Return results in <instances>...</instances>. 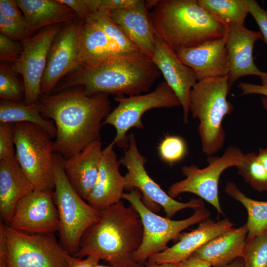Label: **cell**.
Instances as JSON below:
<instances>
[{
	"label": "cell",
	"instance_id": "36",
	"mask_svg": "<svg viewBox=\"0 0 267 267\" xmlns=\"http://www.w3.org/2000/svg\"><path fill=\"white\" fill-rule=\"evenodd\" d=\"M0 31L10 38L23 42L31 37L27 24L7 18L0 12Z\"/></svg>",
	"mask_w": 267,
	"mask_h": 267
},
{
	"label": "cell",
	"instance_id": "7",
	"mask_svg": "<svg viewBox=\"0 0 267 267\" xmlns=\"http://www.w3.org/2000/svg\"><path fill=\"white\" fill-rule=\"evenodd\" d=\"M39 126L29 122L14 124L13 140L16 158L34 189L54 191L53 141Z\"/></svg>",
	"mask_w": 267,
	"mask_h": 267
},
{
	"label": "cell",
	"instance_id": "39",
	"mask_svg": "<svg viewBox=\"0 0 267 267\" xmlns=\"http://www.w3.org/2000/svg\"><path fill=\"white\" fill-rule=\"evenodd\" d=\"M249 13L260 28L263 40L267 44V10L262 7L255 0H247Z\"/></svg>",
	"mask_w": 267,
	"mask_h": 267
},
{
	"label": "cell",
	"instance_id": "49",
	"mask_svg": "<svg viewBox=\"0 0 267 267\" xmlns=\"http://www.w3.org/2000/svg\"><path fill=\"white\" fill-rule=\"evenodd\" d=\"M95 267H117L112 266H110V265H109V266H103V265H101L98 264Z\"/></svg>",
	"mask_w": 267,
	"mask_h": 267
},
{
	"label": "cell",
	"instance_id": "48",
	"mask_svg": "<svg viewBox=\"0 0 267 267\" xmlns=\"http://www.w3.org/2000/svg\"><path fill=\"white\" fill-rule=\"evenodd\" d=\"M261 101L263 108L267 111V97L264 96L262 97Z\"/></svg>",
	"mask_w": 267,
	"mask_h": 267
},
{
	"label": "cell",
	"instance_id": "14",
	"mask_svg": "<svg viewBox=\"0 0 267 267\" xmlns=\"http://www.w3.org/2000/svg\"><path fill=\"white\" fill-rule=\"evenodd\" d=\"M8 226L30 233H54L59 221L53 191L34 189L17 203Z\"/></svg>",
	"mask_w": 267,
	"mask_h": 267
},
{
	"label": "cell",
	"instance_id": "24",
	"mask_svg": "<svg viewBox=\"0 0 267 267\" xmlns=\"http://www.w3.org/2000/svg\"><path fill=\"white\" fill-rule=\"evenodd\" d=\"M119 53L123 52L91 15L82 22L78 40L79 67L96 64Z\"/></svg>",
	"mask_w": 267,
	"mask_h": 267
},
{
	"label": "cell",
	"instance_id": "4",
	"mask_svg": "<svg viewBox=\"0 0 267 267\" xmlns=\"http://www.w3.org/2000/svg\"><path fill=\"white\" fill-rule=\"evenodd\" d=\"M150 16L156 36L175 52L223 38L227 27L198 0H155Z\"/></svg>",
	"mask_w": 267,
	"mask_h": 267
},
{
	"label": "cell",
	"instance_id": "31",
	"mask_svg": "<svg viewBox=\"0 0 267 267\" xmlns=\"http://www.w3.org/2000/svg\"><path fill=\"white\" fill-rule=\"evenodd\" d=\"M121 52L140 50L126 37L120 28L110 18L108 10H101L91 14ZM141 51V50H140Z\"/></svg>",
	"mask_w": 267,
	"mask_h": 267
},
{
	"label": "cell",
	"instance_id": "35",
	"mask_svg": "<svg viewBox=\"0 0 267 267\" xmlns=\"http://www.w3.org/2000/svg\"><path fill=\"white\" fill-rule=\"evenodd\" d=\"M23 50L21 42L0 33V60L1 63L13 64L20 57Z\"/></svg>",
	"mask_w": 267,
	"mask_h": 267
},
{
	"label": "cell",
	"instance_id": "33",
	"mask_svg": "<svg viewBox=\"0 0 267 267\" xmlns=\"http://www.w3.org/2000/svg\"><path fill=\"white\" fill-rule=\"evenodd\" d=\"M11 64L1 63L0 67V97L2 99L19 101L24 95V87L15 76Z\"/></svg>",
	"mask_w": 267,
	"mask_h": 267
},
{
	"label": "cell",
	"instance_id": "41",
	"mask_svg": "<svg viewBox=\"0 0 267 267\" xmlns=\"http://www.w3.org/2000/svg\"><path fill=\"white\" fill-rule=\"evenodd\" d=\"M261 85L239 82L238 87L241 90V95L260 94L267 97V73L260 77Z\"/></svg>",
	"mask_w": 267,
	"mask_h": 267
},
{
	"label": "cell",
	"instance_id": "40",
	"mask_svg": "<svg viewBox=\"0 0 267 267\" xmlns=\"http://www.w3.org/2000/svg\"><path fill=\"white\" fill-rule=\"evenodd\" d=\"M0 12L7 18L20 23L27 24L26 18L19 8L16 0H0Z\"/></svg>",
	"mask_w": 267,
	"mask_h": 267
},
{
	"label": "cell",
	"instance_id": "37",
	"mask_svg": "<svg viewBox=\"0 0 267 267\" xmlns=\"http://www.w3.org/2000/svg\"><path fill=\"white\" fill-rule=\"evenodd\" d=\"M14 125L10 123L0 124V160L16 158L13 140Z\"/></svg>",
	"mask_w": 267,
	"mask_h": 267
},
{
	"label": "cell",
	"instance_id": "30",
	"mask_svg": "<svg viewBox=\"0 0 267 267\" xmlns=\"http://www.w3.org/2000/svg\"><path fill=\"white\" fill-rule=\"evenodd\" d=\"M238 174L254 190L267 191V172L254 152L244 154L241 163L236 167Z\"/></svg>",
	"mask_w": 267,
	"mask_h": 267
},
{
	"label": "cell",
	"instance_id": "32",
	"mask_svg": "<svg viewBox=\"0 0 267 267\" xmlns=\"http://www.w3.org/2000/svg\"><path fill=\"white\" fill-rule=\"evenodd\" d=\"M242 258L243 267H267V230L246 241Z\"/></svg>",
	"mask_w": 267,
	"mask_h": 267
},
{
	"label": "cell",
	"instance_id": "23",
	"mask_svg": "<svg viewBox=\"0 0 267 267\" xmlns=\"http://www.w3.org/2000/svg\"><path fill=\"white\" fill-rule=\"evenodd\" d=\"M34 190L16 158L0 160V215L9 225L19 201Z\"/></svg>",
	"mask_w": 267,
	"mask_h": 267
},
{
	"label": "cell",
	"instance_id": "44",
	"mask_svg": "<svg viewBox=\"0 0 267 267\" xmlns=\"http://www.w3.org/2000/svg\"><path fill=\"white\" fill-rule=\"evenodd\" d=\"M211 264L193 255L186 260L179 263L178 267H211Z\"/></svg>",
	"mask_w": 267,
	"mask_h": 267
},
{
	"label": "cell",
	"instance_id": "20",
	"mask_svg": "<svg viewBox=\"0 0 267 267\" xmlns=\"http://www.w3.org/2000/svg\"><path fill=\"white\" fill-rule=\"evenodd\" d=\"M233 226V223L227 218L217 222L208 218L201 222L196 229L180 234L176 244L152 255L147 261L158 264H179L206 243L231 229Z\"/></svg>",
	"mask_w": 267,
	"mask_h": 267
},
{
	"label": "cell",
	"instance_id": "8",
	"mask_svg": "<svg viewBox=\"0 0 267 267\" xmlns=\"http://www.w3.org/2000/svg\"><path fill=\"white\" fill-rule=\"evenodd\" d=\"M142 194L137 189L124 193L123 199L128 201L138 213L143 228V239L139 248L134 253L135 262L144 265L152 255L167 249L168 243L177 238L180 232L192 225L207 220L210 212L204 204L194 209L192 216L182 220H172L161 217L147 208L142 202Z\"/></svg>",
	"mask_w": 267,
	"mask_h": 267
},
{
	"label": "cell",
	"instance_id": "17",
	"mask_svg": "<svg viewBox=\"0 0 267 267\" xmlns=\"http://www.w3.org/2000/svg\"><path fill=\"white\" fill-rule=\"evenodd\" d=\"M224 37L230 63L227 75L230 86L244 76L261 77L264 72L257 67L253 58L255 43L263 40L260 31L250 30L244 25H229Z\"/></svg>",
	"mask_w": 267,
	"mask_h": 267
},
{
	"label": "cell",
	"instance_id": "6",
	"mask_svg": "<svg viewBox=\"0 0 267 267\" xmlns=\"http://www.w3.org/2000/svg\"><path fill=\"white\" fill-rule=\"evenodd\" d=\"M62 158L60 154L54 153L53 200L59 221V242L74 256L86 231L99 219L100 212L85 201L72 187L65 174Z\"/></svg>",
	"mask_w": 267,
	"mask_h": 267
},
{
	"label": "cell",
	"instance_id": "34",
	"mask_svg": "<svg viewBox=\"0 0 267 267\" xmlns=\"http://www.w3.org/2000/svg\"><path fill=\"white\" fill-rule=\"evenodd\" d=\"M161 159L173 165L182 160L187 153L186 143L182 138L176 135L166 136L158 146Z\"/></svg>",
	"mask_w": 267,
	"mask_h": 267
},
{
	"label": "cell",
	"instance_id": "26",
	"mask_svg": "<svg viewBox=\"0 0 267 267\" xmlns=\"http://www.w3.org/2000/svg\"><path fill=\"white\" fill-rule=\"evenodd\" d=\"M24 14L30 36L45 27L70 23L78 18L76 13L59 0H16Z\"/></svg>",
	"mask_w": 267,
	"mask_h": 267
},
{
	"label": "cell",
	"instance_id": "1",
	"mask_svg": "<svg viewBox=\"0 0 267 267\" xmlns=\"http://www.w3.org/2000/svg\"><path fill=\"white\" fill-rule=\"evenodd\" d=\"M37 104L42 116L53 121L57 132L53 152L64 159L101 141L103 122L111 111L108 94L89 95L81 87L42 95Z\"/></svg>",
	"mask_w": 267,
	"mask_h": 267
},
{
	"label": "cell",
	"instance_id": "9",
	"mask_svg": "<svg viewBox=\"0 0 267 267\" xmlns=\"http://www.w3.org/2000/svg\"><path fill=\"white\" fill-rule=\"evenodd\" d=\"M7 248V267H69L68 252L52 233H30L1 220Z\"/></svg>",
	"mask_w": 267,
	"mask_h": 267
},
{
	"label": "cell",
	"instance_id": "46",
	"mask_svg": "<svg viewBox=\"0 0 267 267\" xmlns=\"http://www.w3.org/2000/svg\"><path fill=\"white\" fill-rule=\"evenodd\" d=\"M145 267H178V264L175 263H161L158 264L154 262L147 261L144 264Z\"/></svg>",
	"mask_w": 267,
	"mask_h": 267
},
{
	"label": "cell",
	"instance_id": "13",
	"mask_svg": "<svg viewBox=\"0 0 267 267\" xmlns=\"http://www.w3.org/2000/svg\"><path fill=\"white\" fill-rule=\"evenodd\" d=\"M63 25L57 24L44 28L22 42L21 54L15 63L11 64L13 71L23 78L26 104H36L39 102L48 53Z\"/></svg>",
	"mask_w": 267,
	"mask_h": 267
},
{
	"label": "cell",
	"instance_id": "42",
	"mask_svg": "<svg viewBox=\"0 0 267 267\" xmlns=\"http://www.w3.org/2000/svg\"><path fill=\"white\" fill-rule=\"evenodd\" d=\"M61 2L70 7L82 22L86 21L91 13L87 0H59Z\"/></svg>",
	"mask_w": 267,
	"mask_h": 267
},
{
	"label": "cell",
	"instance_id": "47",
	"mask_svg": "<svg viewBox=\"0 0 267 267\" xmlns=\"http://www.w3.org/2000/svg\"><path fill=\"white\" fill-rule=\"evenodd\" d=\"M222 267H243V260L242 258H238L230 264Z\"/></svg>",
	"mask_w": 267,
	"mask_h": 267
},
{
	"label": "cell",
	"instance_id": "45",
	"mask_svg": "<svg viewBox=\"0 0 267 267\" xmlns=\"http://www.w3.org/2000/svg\"><path fill=\"white\" fill-rule=\"evenodd\" d=\"M257 158L267 172V148H260Z\"/></svg>",
	"mask_w": 267,
	"mask_h": 267
},
{
	"label": "cell",
	"instance_id": "22",
	"mask_svg": "<svg viewBox=\"0 0 267 267\" xmlns=\"http://www.w3.org/2000/svg\"><path fill=\"white\" fill-rule=\"evenodd\" d=\"M102 150L101 141H95L69 158L62 157V166L68 181L86 201L96 181Z\"/></svg>",
	"mask_w": 267,
	"mask_h": 267
},
{
	"label": "cell",
	"instance_id": "10",
	"mask_svg": "<svg viewBox=\"0 0 267 267\" xmlns=\"http://www.w3.org/2000/svg\"><path fill=\"white\" fill-rule=\"evenodd\" d=\"M128 140V146L124 149V154L119 160L120 164L127 170L124 176L125 189L129 191L133 189L140 191L142 202L147 208L156 213L162 207L167 217L171 218L180 210L186 208L195 209L204 203L201 198L183 203L170 197L147 173L145 168L146 159L139 152L134 134L129 135Z\"/></svg>",
	"mask_w": 267,
	"mask_h": 267
},
{
	"label": "cell",
	"instance_id": "12",
	"mask_svg": "<svg viewBox=\"0 0 267 267\" xmlns=\"http://www.w3.org/2000/svg\"><path fill=\"white\" fill-rule=\"evenodd\" d=\"M244 155L241 149L230 146L221 156H208V165L204 168L194 165L183 166L181 172L185 178L173 184L168 194L174 199L184 192L195 194L214 206L219 214L224 215L219 202V179L224 170L237 167Z\"/></svg>",
	"mask_w": 267,
	"mask_h": 267
},
{
	"label": "cell",
	"instance_id": "2",
	"mask_svg": "<svg viewBox=\"0 0 267 267\" xmlns=\"http://www.w3.org/2000/svg\"><path fill=\"white\" fill-rule=\"evenodd\" d=\"M161 74L151 57L142 51L119 53L96 64L78 67L59 90L80 86L89 95H134L148 92Z\"/></svg>",
	"mask_w": 267,
	"mask_h": 267
},
{
	"label": "cell",
	"instance_id": "16",
	"mask_svg": "<svg viewBox=\"0 0 267 267\" xmlns=\"http://www.w3.org/2000/svg\"><path fill=\"white\" fill-rule=\"evenodd\" d=\"M151 58L178 97L183 109V122L187 123L191 92L198 81L194 71L182 63L176 52L157 36Z\"/></svg>",
	"mask_w": 267,
	"mask_h": 267
},
{
	"label": "cell",
	"instance_id": "18",
	"mask_svg": "<svg viewBox=\"0 0 267 267\" xmlns=\"http://www.w3.org/2000/svg\"><path fill=\"white\" fill-rule=\"evenodd\" d=\"M112 141L102 150L98 175L87 202L101 211L121 201L126 187L124 176L119 171V160Z\"/></svg>",
	"mask_w": 267,
	"mask_h": 267
},
{
	"label": "cell",
	"instance_id": "28",
	"mask_svg": "<svg viewBox=\"0 0 267 267\" xmlns=\"http://www.w3.org/2000/svg\"><path fill=\"white\" fill-rule=\"evenodd\" d=\"M225 192L240 202L246 209L248 234L246 241L252 239L267 230V201H258L248 197L233 182H228Z\"/></svg>",
	"mask_w": 267,
	"mask_h": 267
},
{
	"label": "cell",
	"instance_id": "11",
	"mask_svg": "<svg viewBox=\"0 0 267 267\" xmlns=\"http://www.w3.org/2000/svg\"><path fill=\"white\" fill-rule=\"evenodd\" d=\"M114 99L118 105L105 118L103 125L115 128L116 135L112 141L124 149L128 146V132L133 128H143L141 118L146 112L153 108L180 106L178 97L165 81L151 92L128 97L116 96Z\"/></svg>",
	"mask_w": 267,
	"mask_h": 267
},
{
	"label": "cell",
	"instance_id": "19",
	"mask_svg": "<svg viewBox=\"0 0 267 267\" xmlns=\"http://www.w3.org/2000/svg\"><path fill=\"white\" fill-rule=\"evenodd\" d=\"M180 61L195 72L197 81L228 75L230 63L225 37L176 52Z\"/></svg>",
	"mask_w": 267,
	"mask_h": 267
},
{
	"label": "cell",
	"instance_id": "3",
	"mask_svg": "<svg viewBox=\"0 0 267 267\" xmlns=\"http://www.w3.org/2000/svg\"><path fill=\"white\" fill-rule=\"evenodd\" d=\"M100 212L99 219L86 231L74 256H93L117 267H144L133 259L143 236L136 210L120 201Z\"/></svg>",
	"mask_w": 267,
	"mask_h": 267
},
{
	"label": "cell",
	"instance_id": "21",
	"mask_svg": "<svg viewBox=\"0 0 267 267\" xmlns=\"http://www.w3.org/2000/svg\"><path fill=\"white\" fill-rule=\"evenodd\" d=\"M108 14L133 44L152 57L156 35L145 0L134 7L108 11Z\"/></svg>",
	"mask_w": 267,
	"mask_h": 267
},
{
	"label": "cell",
	"instance_id": "29",
	"mask_svg": "<svg viewBox=\"0 0 267 267\" xmlns=\"http://www.w3.org/2000/svg\"><path fill=\"white\" fill-rule=\"evenodd\" d=\"M215 19L227 25H244L249 13L247 0H198Z\"/></svg>",
	"mask_w": 267,
	"mask_h": 267
},
{
	"label": "cell",
	"instance_id": "5",
	"mask_svg": "<svg viewBox=\"0 0 267 267\" xmlns=\"http://www.w3.org/2000/svg\"><path fill=\"white\" fill-rule=\"evenodd\" d=\"M230 87L226 76L198 81L191 90L190 113L199 121L202 150L208 156L218 152L225 142L222 120L234 109L227 99Z\"/></svg>",
	"mask_w": 267,
	"mask_h": 267
},
{
	"label": "cell",
	"instance_id": "15",
	"mask_svg": "<svg viewBox=\"0 0 267 267\" xmlns=\"http://www.w3.org/2000/svg\"><path fill=\"white\" fill-rule=\"evenodd\" d=\"M82 22L78 18L67 23L53 41L42 79V95L52 93L59 80L79 67L78 40Z\"/></svg>",
	"mask_w": 267,
	"mask_h": 267
},
{
	"label": "cell",
	"instance_id": "27",
	"mask_svg": "<svg viewBox=\"0 0 267 267\" xmlns=\"http://www.w3.org/2000/svg\"><path fill=\"white\" fill-rule=\"evenodd\" d=\"M37 104L27 105L18 101L1 99L0 123L15 124L20 122L33 123L45 130L51 138H55L57 132L54 122L42 116Z\"/></svg>",
	"mask_w": 267,
	"mask_h": 267
},
{
	"label": "cell",
	"instance_id": "25",
	"mask_svg": "<svg viewBox=\"0 0 267 267\" xmlns=\"http://www.w3.org/2000/svg\"><path fill=\"white\" fill-rule=\"evenodd\" d=\"M247 234L246 223L213 238L192 255L213 267H222L238 258H242Z\"/></svg>",
	"mask_w": 267,
	"mask_h": 267
},
{
	"label": "cell",
	"instance_id": "38",
	"mask_svg": "<svg viewBox=\"0 0 267 267\" xmlns=\"http://www.w3.org/2000/svg\"><path fill=\"white\" fill-rule=\"evenodd\" d=\"M140 0H87L91 13L101 10L108 11L134 7Z\"/></svg>",
	"mask_w": 267,
	"mask_h": 267
},
{
	"label": "cell",
	"instance_id": "43",
	"mask_svg": "<svg viewBox=\"0 0 267 267\" xmlns=\"http://www.w3.org/2000/svg\"><path fill=\"white\" fill-rule=\"evenodd\" d=\"M66 260L69 267H95L99 264L100 260L96 257L89 256L84 259L66 255Z\"/></svg>",
	"mask_w": 267,
	"mask_h": 267
}]
</instances>
